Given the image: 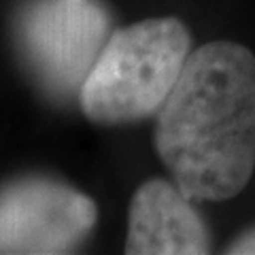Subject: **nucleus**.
<instances>
[{
  "instance_id": "nucleus-1",
  "label": "nucleus",
  "mask_w": 255,
  "mask_h": 255,
  "mask_svg": "<svg viewBox=\"0 0 255 255\" xmlns=\"http://www.w3.org/2000/svg\"><path fill=\"white\" fill-rule=\"evenodd\" d=\"M155 151L196 202L238 196L255 170V55L213 41L185 60L157 113Z\"/></svg>"
},
{
  "instance_id": "nucleus-3",
  "label": "nucleus",
  "mask_w": 255,
  "mask_h": 255,
  "mask_svg": "<svg viewBox=\"0 0 255 255\" xmlns=\"http://www.w3.org/2000/svg\"><path fill=\"white\" fill-rule=\"evenodd\" d=\"M17 43L43 90L73 98L111 36L102 0H32L17 17Z\"/></svg>"
},
{
  "instance_id": "nucleus-6",
  "label": "nucleus",
  "mask_w": 255,
  "mask_h": 255,
  "mask_svg": "<svg viewBox=\"0 0 255 255\" xmlns=\"http://www.w3.org/2000/svg\"><path fill=\"white\" fill-rule=\"evenodd\" d=\"M223 253L230 255H255V226L245 230L243 234H238L232 243H230Z\"/></svg>"
},
{
  "instance_id": "nucleus-5",
  "label": "nucleus",
  "mask_w": 255,
  "mask_h": 255,
  "mask_svg": "<svg viewBox=\"0 0 255 255\" xmlns=\"http://www.w3.org/2000/svg\"><path fill=\"white\" fill-rule=\"evenodd\" d=\"M126 253H211V232L196 209V200H191L174 181H145L134 191L128 211Z\"/></svg>"
},
{
  "instance_id": "nucleus-4",
  "label": "nucleus",
  "mask_w": 255,
  "mask_h": 255,
  "mask_svg": "<svg viewBox=\"0 0 255 255\" xmlns=\"http://www.w3.org/2000/svg\"><path fill=\"white\" fill-rule=\"evenodd\" d=\"M96 221V202L68 183L21 177L0 185V253H73Z\"/></svg>"
},
{
  "instance_id": "nucleus-2",
  "label": "nucleus",
  "mask_w": 255,
  "mask_h": 255,
  "mask_svg": "<svg viewBox=\"0 0 255 255\" xmlns=\"http://www.w3.org/2000/svg\"><path fill=\"white\" fill-rule=\"evenodd\" d=\"M191 47L177 17L142 19L111 32L79 90L81 111L98 126H124L157 115Z\"/></svg>"
}]
</instances>
